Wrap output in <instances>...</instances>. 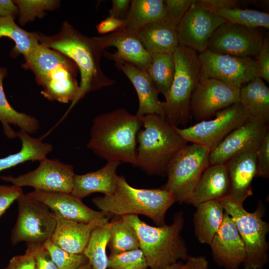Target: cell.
Returning a JSON list of instances; mask_svg holds the SVG:
<instances>
[{
	"label": "cell",
	"mask_w": 269,
	"mask_h": 269,
	"mask_svg": "<svg viewBox=\"0 0 269 269\" xmlns=\"http://www.w3.org/2000/svg\"><path fill=\"white\" fill-rule=\"evenodd\" d=\"M39 162V166L32 171L16 177L0 176V179L21 188L30 186L44 192H71L75 174L72 165L47 157Z\"/></svg>",
	"instance_id": "13"
},
{
	"label": "cell",
	"mask_w": 269,
	"mask_h": 269,
	"mask_svg": "<svg viewBox=\"0 0 269 269\" xmlns=\"http://www.w3.org/2000/svg\"><path fill=\"white\" fill-rule=\"evenodd\" d=\"M269 131L268 125L248 121L229 134L209 154V165L225 164L244 152H256Z\"/></svg>",
	"instance_id": "17"
},
{
	"label": "cell",
	"mask_w": 269,
	"mask_h": 269,
	"mask_svg": "<svg viewBox=\"0 0 269 269\" xmlns=\"http://www.w3.org/2000/svg\"><path fill=\"white\" fill-rule=\"evenodd\" d=\"M18 9L19 22L24 25L36 17H42L45 11L54 10L60 3L55 0H14Z\"/></svg>",
	"instance_id": "37"
},
{
	"label": "cell",
	"mask_w": 269,
	"mask_h": 269,
	"mask_svg": "<svg viewBox=\"0 0 269 269\" xmlns=\"http://www.w3.org/2000/svg\"><path fill=\"white\" fill-rule=\"evenodd\" d=\"M219 200L225 212L233 219L244 242L246 252L244 269H263L269 261L266 238L269 224L262 219L266 212L264 205L259 200L256 210L250 212L243 204L235 202L228 195Z\"/></svg>",
	"instance_id": "8"
},
{
	"label": "cell",
	"mask_w": 269,
	"mask_h": 269,
	"mask_svg": "<svg viewBox=\"0 0 269 269\" xmlns=\"http://www.w3.org/2000/svg\"><path fill=\"white\" fill-rule=\"evenodd\" d=\"M16 134L21 142V149L16 153L0 158V172L28 161H39L53 149L52 144L43 141L41 138L32 137L22 130Z\"/></svg>",
	"instance_id": "30"
},
{
	"label": "cell",
	"mask_w": 269,
	"mask_h": 269,
	"mask_svg": "<svg viewBox=\"0 0 269 269\" xmlns=\"http://www.w3.org/2000/svg\"><path fill=\"white\" fill-rule=\"evenodd\" d=\"M199 78H214L241 88L258 77L256 59L217 53L208 49L198 53Z\"/></svg>",
	"instance_id": "12"
},
{
	"label": "cell",
	"mask_w": 269,
	"mask_h": 269,
	"mask_svg": "<svg viewBox=\"0 0 269 269\" xmlns=\"http://www.w3.org/2000/svg\"><path fill=\"white\" fill-rule=\"evenodd\" d=\"M209 262L204 256H189L182 269H208Z\"/></svg>",
	"instance_id": "49"
},
{
	"label": "cell",
	"mask_w": 269,
	"mask_h": 269,
	"mask_svg": "<svg viewBox=\"0 0 269 269\" xmlns=\"http://www.w3.org/2000/svg\"><path fill=\"white\" fill-rule=\"evenodd\" d=\"M196 0H165L166 11L164 18L177 26L191 5Z\"/></svg>",
	"instance_id": "40"
},
{
	"label": "cell",
	"mask_w": 269,
	"mask_h": 269,
	"mask_svg": "<svg viewBox=\"0 0 269 269\" xmlns=\"http://www.w3.org/2000/svg\"><path fill=\"white\" fill-rule=\"evenodd\" d=\"M26 195L43 203L54 214L65 219L83 223L97 222L103 226L109 223L111 215L91 209L71 193L34 190Z\"/></svg>",
	"instance_id": "18"
},
{
	"label": "cell",
	"mask_w": 269,
	"mask_h": 269,
	"mask_svg": "<svg viewBox=\"0 0 269 269\" xmlns=\"http://www.w3.org/2000/svg\"><path fill=\"white\" fill-rule=\"evenodd\" d=\"M141 121L143 129L137 135L135 166L149 175L165 176L172 157L188 142L158 115L142 116Z\"/></svg>",
	"instance_id": "6"
},
{
	"label": "cell",
	"mask_w": 269,
	"mask_h": 269,
	"mask_svg": "<svg viewBox=\"0 0 269 269\" xmlns=\"http://www.w3.org/2000/svg\"><path fill=\"white\" fill-rule=\"evenodd\" d=\"M175 69L173 54L154 53L151 55V62L147 73L159 93L162 94L165 99L172 82Z\"/></svg>",
	"instance_id": "33"
},
{
	"label": "cell",
	"mask_w": 269,
	"mask_h": 269,
	"mask_svg": "<svg viewBox=\"0 0 269 269\" xmlns=\"http://www.w3.org/2000/svg\"><path fill=\"white\" fill-rule=\"evenodd\" d=\"M136 32L142 45L150 55L173 54L179 45L177 26L164 18L142 26Z\"/></svg>",
	"instance_id": "26"
},
{
	"label": "cell",
	"mask_w": 269,
	"mask_h": 269,
	"mask_svg": "<svg viewBox=\"0 0 269 269\" xmlns=\"http://www.w3.org/2000/svg\"><path fill=\"white\" fill-rule=\"evenodd\" d=\"M142 127L141 117L124 109L96 116L87 147L108 161L136 163L137 135Z\"/></svg>",
	"instance_id": "2"
},
{
	"label": "cell",
	"mask_w": 269,
	"mask_h": 269,
	"mask_svg": "<svg viewBox=\"0 0 269 269\" xmlns=\"http://www.w3.org/2000/svg\"><path fill=\"white\" fill-rule=\"evenodd\" d=\"M110 255L139 249V242L134 229L121 217L109 222Z\"/></svg>",
	"instance_id": "34"
},
{
	"label": "cell",
	"mask_w": 269,
	"mask_h": 269,
	"mask_svg": "<svg viewBox=\"0 0 269 269\" xmlns=\"http://www.w3.org/2000/svg\"><path fill=\"white\" fill-rule=\"evenodd\" d=\"M193 216L195 235L201 244L210 245L220 228L225 210L219 200L200 204Z\"/></svg>",
	"instance_id": "29"
},
{
	"label": "cell",
	"mask_w": 269,
	"mask_h": 269,
	"mask_svg": "<svg viewBox=\"0 0 269 269\" xmlns=\"http://www.w3.org/2000/svg\"><path fill=\"white\" fill-rule=\"evenodd\" d=\"M175 73L165 101L164 119L172 126H186L191 117L190 104L200 76L198 53L179 45L173 53Z\"/></svg>",
	"instance_id": "7"
},
{
	"label": "cell",
	"mask_w": 269,
	"mask_h": 269,
	"mask_svg": "<svg viewBox=\"0 0 269 269\" xmlns=\"http://www.w3.org/2000/svg\"><path fill=\"white\" fill-rule=\"evenodd\" d=\"M26 247L34 259L35 269H58L43 244L26 243Z\"/></svg>",
	"instance_id": "41"
},
{
	"label": "cell",
	"mask_w": 269,
	"mask_h": 269,
	"mask_svg": "<svg viewBox=\"0 0 269 269\" xmlns=\"http://www.w3.org/2000/svg\"><path fill=\"white\" fill-rule=\"evenodd\" d=\"M183 263L181 261L170 265L163 269H182L183 266Z\"/></svg>",
	"instance_id": "51"
},
{
	"label": "cell",
	"mask_w": 269,
	"mask_h": 269,
	"mask_svg": "<svg viewBox=\"0 0 269 269\" xmlns=\"http://www.w3.org/2000/svg\"><path fill=\"white\" fill-rule=\"evenodd\" d=\"M24 194L21 187L14 185H0V218L10 206Z\"/></svg>",
	"instance_id": "43"
},
{
	"label": "cell",
	"mask_w": 269,
	"mask_h": 269,
	"mask_svg": "<svg viewBox=\"0 0 269 269\" xmlns=\"http://www.w3.org/2000/svg\"><path fill=\"white\" fill-rule=\"evenodd\" d=\"M225 164L230 180L228 195L235 202L243 204L253 195L252 184L257 171L256 151L242 153Z\"/></svg>",
	"instance_id": "22"
},
{
	"label": "cell",
	"mask_w": 269,
	"mask_h": 269,
	"mask_svg": "<svg viewBox=\"0 0 269 269\" xmlns=\"http://www.w3.org/2000/svg\"><path fill=\"white\" fill-rule=\"evenodd\" d=\"M264 38L257 28L225 22L214 32L207 49L243 57H257Z\"/></svg>",
	"instance_id": "15"
},
{
	"label": "cell",
	"mask_w": 269,
	"mask_h": 269,
	"mask_svg": "<svg viewBox=\"0 0 269 269\" xmlns=\"http://www.w3.org/2000/svg\"><path fill=\"white\" fill-rule=\"evenodd\" d=\"M77 269H93L91 265L88 261L86 263L81 266Z\"/></svg>",
	"instance_id": "52"
},
{
	"label": "cell",
	"mask_w": 269,
	"mask_h": 269,
	"mask_svg": "<svg viewBox=\"0 0 269 269\" xmlns=\"http://www.w3.org/2000/svg\"><path fill=\"white\" fill-rule=\"evenodd\" d=\"M121 163L108 161L103 167L96 171L84 174H75L70 193L81 200L95 192H100L104 195H113L118 183L117 169Z\"/></svg>",
	"instance_id": "23"
},
{
	"label": "cell",
	"mask_w": 269,
	"mask_h": 269,
	"mask_svg": "<svg viewBox=\"0 0 269 269\" xmlns=\"http://www.w3.org/2000/svg\"><path fill=\"white\" fill-rule=\"evenodd\" d=\"M18 14V7L13 0H0V17L10 16L15 19Z\"/></svg>",
	"instance_id": "50"
},
{
	"label": "cell",
	"mask_w": 269,
	"mask_h": 269,
	"mask_svg": "<svg viewBox=\"0 0 269 269\" xmlns=\"http://www.w3.org/2000/svg\"><path fill=\"white\" fill-rule=\"evenodd\" d=\"M5 269H35V260L32 255L25 251L23 255L13 257Z\"/></svg>",
	"instance_id": "45"
},
{
	"label": "cell",
	"mask_w": 269,
	"mask_h": 269,
	"mask_svg": "<svg viewBox=\"0 0 269 269\" xmlns=\"http://www.w3.org/2000/svg\"><path fill=\"white\" fill-rule=\"evenodd\" d=\"M114 62L118 69L128 78L136 92L139 104L136 115L142 117L156 114L164 118L162 102L158 98L159 93L148 74L129 63L119 60Z\"/></svg>",
	"instance_id": "21"
},
{
	"label": "cell",
	"mask_w": 269,
	"mask_h": 269,
	"mask_svg": "<svg viewBox=\"0 0 269 269\" xmlns=\"http://www.w3.org/2000/svg\"><path fill=\"white\" fill-rule=\"evenodd\" d=\"M215 263L239 269L246 257L245 246L233 219L225 212L222 224L209 245Z\"/></svg>",
	"instance_id": "19"
},
{
	"label": "cell",
	"mask_w": 269,
	"mask_h": 269,
	"mask_svg": "<svg viewBox=\"0 0 269 269\" xmlns=\"http://www.w3.org/2000/svg\"><path fill=\"white\" fill-rule=\"evenodd\" d=\"M240 90L214 78H199L190 100V116L197 121L209 119L217 112L239 102Z\"/></svg>",
	"instance_id": "14"
},
{
	"label": "cell",
	"mask_w": 269,
	"mask_h": 269,
	"mask_svg": "<svg viewBox=\"0 0 269 269\" xmlns=\"http://www.w3.org/2000/svg\"><path fill=\"white\" fill-rule=\"evenodd\" d=\"M199 2L214 13L225 9L239 7L238 1L235 0H200Z\"/></svg>",
	"instance_id": "46"
},
{
	"label": "cell",
	"mask_w": 269,
	"mask_h": 269,
	"mask_svg": "<svg viewBox=\"0 0 269 269\" xmlns=\"http://www.w3.org/2000/svg\"><path fill=\"white\" fill-rule=\"evenodd\" d=\"M258 77L269 82V40L264 38L261 49L256 59Z\"/></svg>",
	"instance_id": "44"
},
{
	"label": "cell",
	"mask_w": 269,
	"mask_h": 269,
	"mask_svg": "<svg viewBox=\"0 0 269 269\" xmlns=\"http://www.w3.org/2000/svg\"><path fill=\"white\" fill-rule=\"evenodd\" d=\"M215 14L225 22L253 28H269V14L258 10L236 7L221 10Z\"/></svg>",
	"instance_id": "36"
},
{
	"label": "cell",
	"mask_w": 269,
	"mask_h": 269,
	"mask_svg": "<svg viewBox=\"0 0 269 269\" xmlns=\"http://www.w3.org/2000/svg\"><path fill=\"white\" fill-rule=\"evenodd\" d=\"M110 238L109 223L98 226L91 232L89 241L83 251L93 269H107L108 259L106 248Z\"/></svg>",
	"instance_id": "35"
},
{
	"label": "cell",
	"mask_w": 269,
	"mask_h": 269,
	"mask_svg": "<svg viewBox=\"0 0 269 269\" xmlns=\"http://www.w3.org/2000/svg\"><path fill=\"white\" fill-rule=\"evenodd\" d=\"M166 5L163 0H132L122 27L136 31L142 26L164 18Z\"/></svg>",
	"instance_id": "31"
},
{
	"label": "cell",
	"mask_w": 269,
	"mask_h": 269,
	"mask_svg": "<svg viewBox=\"0 0 269 269\" xmlns=\"http://www.w3.org/2000/svg\"><path fill=\"white\" fill-rule=\"evenodd\" d=\"M43 245L58 269H77L88 261L84 254L68 252L54 244L50 240Z\"/></svg>",
	"instance_id": "38"
},
{
	"label": "cell",
	"mask_w": 269,
	"mask_h": 269,
	"mask_svg": "<svg viewBox=\"0 0 269 269\" xmlns=\"http://www.w3.org/2000/svg\"><path fill=\"white\" fill-rule=\"evenodd\" d=\"M124 24V20L109 16L96 25V29L100 34L112 33L121 27Z\"/></svg>",
	"instance_id": "48"
},
{
	"label": "cell",
	"mask_w": 269,
	"mask_h": 269,
	"mask_svg": "<svg viewBox=\"0 0 269 269\" xmlns=\"http://www.w3.org/2000/svg\"><path fill=\"white\" fill-rule=\"evenodd\" d=\"M14 19L10 16L0 17V38L6 37L14 42L11 55L14 57L22 54L25 58L40 43L37 32H30L22 29Z\"/></svg>",
	"instance_id": "32"
},
{
	"label": "cell",
	"mask_w": 269,
	"mask_h": 269,
	"mask_svg": "<svg viewBox=\"0 0 269 269\" xmlns=\"http://www.w3.org/2000/svg\"><path fill=\"white\" fill-rule=\"evenodd\" d=\"M108 259V269H147L148 268L140 249L109 255Z\"/></svg>",
	"instance_id": "39"
},
{
	"label": "cell",
	"mask_w": 269,
	"mask_h": 269,
	"mask_svg": "<svg viewBox=\"0 0 269 269\" xmlns=\"http://www.w3.org/2000/svg\"><path fill=\"white\" fill-rule=\"evenodd\" d=\"M215 115L214 119L203 120L188 127H173L187 142L204 146L211 151L231 132L249 121L247 113L239 102Z\"/></svg>",
	"instance_id": "11"
},
{
	"label": "cell",
	"mask_w": 269,
	"mask_h": 269,
	"mask_svg": "<svg viewBox=\"0 0 269 269\" xmlns=\"http://www.w3.org/2000/svg\"><path fill=\"white\" fill-rule=\"evenodd\" d=\"M6 72L5 68H0V122L3 132L8 138L17 137L16 132L11 127L13 125L29 134H34L40 128L38 119L32 115L18 112L7 100L3 87V80Z\"/></svg>",
	"instance_id": "28"
},
{
	"label": "cell",
	"mask_w": 269,
	"mask_h": 269,
	"mask_svg": "<svg viewBox=\"0 0 269 269\" xmlns=\"http://www.w3.org/2000/svg\"><path fill=\"white\" fill-rule=\"evenodd\" d=\"M54 215L56 225L50 240L72 254H83L93 230L98 226H103L97 222L83 223Z\"/></svg>",
	"instance_id": "25"
},
{
	"label": "cell",
	"mask_w": 269,
	"mask_h": 269,
	"mask_svg": "<svg viewBox=\"0 0 269 269\" xmlns=\"http://www.w3.org/2000/svg\"><path fill=\"white\" fill-rule=\"evenodd\" d=\"M239 103L249 120L267 125L269 122V88L264 81L257 77L243 86Z\"/></svg>",
	"instance_id": "27"
},
{
	"label": "cell",
	"mask_w": 269,
	"mask_h": 269,
	"mask_svg": "<svg viewBox=\"0 0 269 269\" xmlns=\"http://www.w3.org/2000/svg\"><path fill=\"white\" fill-rule=\"evenodd\" d=\"M257 171L256 176L269 177V132L262 140L256 151Z\"/></svg>",
	"instance_id": "42"
},
{
	"label": "cell",
	"mask_w": 269,
	"mask_h": 269,
	"mask_svg": "<svg viewBox=\"0 0 269 269\" xmlns=\"http://www.w3.org/2000/svg\"><path fill=\"white\" fill-rule=\"evenodd\" d=\"M41 44L57 51L71 59L80 74L79 93L75 105L89 92L115 84L102 70L100 60L104 51L97 37L81 33L67 21L54 35L37 32Z\"/></svg>",
	"instance_id": "1"
},
{
	"label": "cell",
	"mask_w": 269,
	"mask_h": 269,
	"mask_svg": "<svg viewBox=\"0 0 269 269\" xmlns=\"http://www.w3.org/2000/svg\"><path fill=\"white\" fill-rule=\"evenodd\" d=\"M210 149L196 143L186 144L174 155L166 169L167 180L160 188L187 204L203 172L209 165Z\"/></svg>",
	"instance_id": "9"
},
{
	"label": "cell",
	"mask_w": 269,
	"mask_h": 269,
	"mask_svg": "<svg viewBox=\"0 0 269 269\" xmlns=\"http://www.w3.org/2000/svg\"><path fill=\"white\" fill-rule=\"evenodd\" d=\"M16 201L18 214L11 231L12 245L21 242L43 244L49 240L54 231L56 220L49 207L24 194Z\"/></svg>",
	"instance_id": "10"
},
{
	"label": "cell",
	"mask_w": 269,
	"mask_h": 269,
	"mask_svg": "<svg viewBox=\"0 0 269 269\" xmlns=\"http://www.w3.org/2000/svg\"><path fill=\"white\" fill-rule=\"evenodd\" d=\"M121 217L135 230L148 268L163 269L186 261L190 256L186 242L181 235L184 228V212L178 211L171 224L152 226L141 220L137 215Z\"/></svg>",
	"instance_id": "4"
},
{
	"label": "cell",
	"mask_w": 269,
	"mask_h": 269,
	"mask_svg": "<svg viewBox=\"0 0 269 269\" xmlns=\"http://www.w3.org/2000/svg\"><path fill=\"white\" fill-rule=\"evenodd\" d=\"M102 47H115L114 53L105 52L106 57L115 61H123L147 72L151 62V55L145 50L136 31L120 27L116 31L97 37Z\"/></svg>",
	"instance_id": "20"
},
{
	"label": "cell",
	"mask_w": 269,
	"mask_h": 269,
	"mask_svg": "<svg viewBox=\"0 0 269 269\" xmlns=\"http://www.w3.org/2000/svg\"><path fill=\"white\" fill-rule=\"evenodd\" d=\"M176 202L173 194L165 189L136 188L123 176H119L117 188L113 195L92 199L99 209L111 215H144L157 226L165 224L166 213Z\"/></svg>",
	"instance_id": "5"
},
{
	"label": "cell",
	"mask_w": 269,
	"mask_h": 269,
	"mask_svg": "<svg viewBox=\"0 0 269 269\" xmlns=\"http://www.w3.org/2000/svg\"><path fill=\"white\" fill-rule=\"evenodd\" d=\"M229 190L226 164L209 165L203 172L187 204L197 207L201 203L219 200L228 195Z\"/></svg>",
	"instance_id": "24"
},
{
	"label": "cell",
	"mask_w": 269,
	"mask_h": 269,
	"mask_svg": "<svg viewBox=\"0 0 269 269\" xmlns=\"http://www.w3.org/2000/svg\"><path fill=\"white\" fill-rule=\"evenodd\" d=\"M131 1L130 0H113L109 16L124 21L129 13Z\"/></svg>",
	"instance_id": "47"
},
{
	"label": "cell",
	"mask_w": 269,
	"mask_h": 269,
	"mask_svg": "<svg viewBox=\"0 0 269 269\" xmlns=\"http://www.w3.org/2000/svg\"><path fill=\"white\" fill-rule=\"evenodd\" d=\"M22 67L34 73L41 94L49 101L71 102L69 111L75 105L79 93V69L70 58L39 43L26 57Z\"/></svg>",
	"instance_id": "3"
},
{
	"label": "cell",
	"mask_w": 269,
	"mask_h": 269,
	"mask_svg": "<svg viewBox=\"0 0 269 269\" xmlns=\"http://www.w3.org/2000/svg\"><path fill=\"white\" fill-rule=\"evenodd\" d=\"M225 22L196 0L177 26L179 44L202 52L212 34Z\"/></svg>",
	"instance_id": "16"
}]
</instances>
